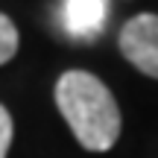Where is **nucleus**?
Instances as JSON below:
<instances>
[{"label":"nucleus","mask_w":158,"mask_h":158,"mask_svg":"<svg viewBox=\"0 0 158 158\" xmlns=\"http://www.w3.org/2000/svg\"><path fill=\"white\" fill-rule=\"evenodd\" d=\"M120 53L129 64H135L143 76L158 79V15H135L120 29Z\"/></svg>","instance_id":"2"},{"label":"nucleus","mask_w":158,"mask_h":158,"mask_svg":"<svg viewBox=\"0 0 158 158\" xmlns=\"http://www.w3.org/2000/svg\"><path fill=\"white\" fill-rule=\"evenodd\" d=\"M12 147V114L6 111V106H0V158L9 155Z\"/></svg>","instance_id":"5"},{"label":"nucleus","mask_w":158,"mask_h":158,"mask_svg":"<svg viewBox=\"0 0 158 158\" xmlns=\"http://www.w3.org/2000/svg\"><path fill=\"white\" fill-rule=\"evenodd\" d=\"M106 23V0H64V27L70 38L94 41Z\"/></svg>","instance_id":"3"},{"label":"nucleus","mask_w":158,"mask_h":158,"mask_svg":"<svg viewBox=\"0 0 158 158\" xmlns=\"http://www.w3.org/2000/svg\"><path fill=\"white\" fill-rule=\"evenodd\" d=\"M56 106L82 149L108 152L117 143L123 117L114 94L100 76L88 70H64L56 82Z\"/></svg>","instance_id":"1"},{"label":"nucleus","mask_w":158,"mask_h":158,"mask_svg":"<svg viewBox=\"0 0 158 158\" xmlns=\"http://www.w3.org/2000/svg\"><path fill=\"white\" fill-rule=\"evenodd\" d=\"M18 27L12 23L9 15H3L0 12V64L12 62V56L18 53Z\"/></svg>","instance_id":"4"}]
</instances>
